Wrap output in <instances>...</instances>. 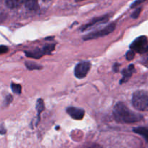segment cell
<instances>
[{"label": "cell", "instance_id": "30bf717a", "mask_svg": "<svg viewBox=\"0 0 148 148\" xmlns=\"http://www.w3.org/2000/svg\"><path fill=\"white\" fill-rule=\"evenodd\" d=\"M25 55L29 57L38 59L44 55V52H43V49H36V50H33L32 52H26Z\"/></svg>", "mask_w": 148, "mask_h": 148}, {"label": "cell", "instance_id": "603a6c76", "mask_svg": "<svg viewBox=\"0 0 148 148\" xmlns=\"http://www.w3.org/2000/svg\"><path fill=\"white\" fill-rule=\"evenodd\" d=\"M43 1H45V2H47V1H51V0H43Z\"/></svg>", "mask_w": 148, "mask_h": 148}, {"label": "cell", "instance_id": "9a60e30c", "mask_svg": "<svg viewBox=\"0 0 148 148\" xmlns=\"http://www.w3.org/2000/svg\"><path fill=\"white\" fill-rule=\"evenodd\" d=\"M26 67L30 70H34V69H41L42 67L40 66L39 65H37L36 63H33L30 62H26L25 63Z\"/></svg>", "mask_w": 148, "mask_h": 148}, {"label": "cell", "instance_id": "e0dca14e", "mask_svg": "<svg viewBox=\"0 0 148 148\" xmlns=\"http://www.w3.org/2000/svg\"><path fill=\"white\" fill-rule=\"evenodd\" d=\"M8 47L4 45H0V55L1 54H4V53H7L8 52Z\"/></svg>", "mask_w": 148, "mask_h": 148}, {"label": "cell", "instance_id": "4fadbf2b", "mask_svg": "<svg viewBox=\"0 0 148 148\" xmlns=\"http://www.w3.org/2000/svg\"><path fill=\"white\" fill-rule=\"evenodd\" d=\"M134 131L135 132V133H139V134L143 136H144L145 139L146 140H147L148 131H147V129L146 127L136 128V129H134Z\"/></svg>", "mask_w": 148, "mask_h": 148}, {"label": "cell", "instance_id": "7c38bea8", "mask_svg": "<svg viewBox=\"0 0 148 148\" xmlns=\"http://www.w3.org/2000/svg\"><path fill=\"white\" fill-rule=\"evenodd\" d=\"M36 109H37L38 112V121L40 120V113L44 110V103L42 99H39L37 100V104H36Z\"/></svg>", "mask_w": 148, "mask_h": 148}, {"label": "cell", "instance_id": "d6986e66", "mask_svg": "<svg viewBox=\"0 0 148 148\" xmlns=\"http://www.w3.org/2000/svg\"><path fill=\"white\" fill-rule=\"evenodd\" d=\"M141 10H142L141 8L137 9V10H136V11H134V12L132 15V17L133 18H137V17L139 16V15H140V13L141 12Z\"/></svg>", "mask_w": 148, "mask_h": 148}, {"label": "cell", "instance_id": "8992f818", "mask_svg": "<svg viewBox=\"0 0 148 148\" xmlns=\"http://www.w3.org/2000/svg\"><path fill=\"white\" fill-rule=\"evenodd\" d=\"M66 113L75 120H82L85 116V110L75 107H69L66 108Z\"/></svg>", "mask_w": 148, "mask_h": 148}, {"label": "cell", "instance_id": "8fae6325", "mask_svg": "<svg viewBox=\"0 0 148 148\" xmlns=\"http://www.w3.org/2000/svg\"><path fill=\"white\" fill-rule=\"evenodd\" d=\"M6 4L10 8H17L23 4V0H5Z\"/></svg>", "mask_w": 148, "mask_h": 148}, {"label": "cell", "instance_id": "9c48e42d", "mask_svg": "<svg viewBox=\"0 0 148 148\" xmlns=\"http://www.w3.org/2000/svg\"><path fill=\"white\" fill-rule=\"evenodd\" d=\"M134 65H130L128 69L124 70L122 72L123 78L121 79L120 84H122V83L126 82V81H128L129 78H130V77L132 76V73H133V71H134Z\"/></svg>", "mask_w": 148, "mask_h": 148}, {"label": "cell", "instance_id": "5bb4252c", "mask_svg": "<svg viewBox=\"0 0 148 148\" xmlns=\"http://www.w3.org/2000/svg\"><path fill=\"white\" fill-rule=\"evenodd\" d=\"M11 89L12 90V91L15 94H20L21 93L22 90V86L20 84H14V83H12L11 84Z\"/></svg>", "mask_w": 148, "mask_h": 148}, {"label": "cell", "instance_id": "277c9868", "mask_svg": "<svg viewBox=\"0 0 148 148\" xmlns=\"http://www.w3.org/2000/svg\"><path fill=\"white\" fill-rule=\"evenodd\" d=\"M116 28V25L114 23H111V24L108 25V26L105 27L104 28L101 29V30H96V31L92 32L90 33H88L86 36H84L83 39L84 40H90V39H98V38L103 37V36H105L106 35L110 34L111 32H113L114 30Z\"/></svg>", "mask_w": 148, "mask_h": 148}, {"label": "cell", "instance_id": "5b68a950", "mask_svg": "<svg viewBox=\"0 0 148 148\" xmlns=\"http://www.w3.org/2000/svg\"><path fill=\"white\" fill-rule=\"evenodd\" d=\"M91 64L90 62H82L78 63L75 68V75L79 79L84 78L90 69Z\"/></svg>", "mask_w": 148, "mask_h": 148}, {"label": "cell", "instance_id": "ffe728a7", "mask_svg": "<svg viewBox=\"0 0 148 148\" xmlns=\"http://www.w3.org/2000/svg\"><path fill=\"white\" fill-rule=\"evenodd\" d=\"M88 148H103L102 147L100 146L99 145H97V144H94V145H90V147H88Z\"/></svg>", "mask_w": 148, "mask_h": 148}, {"label": "cell", "instance_id": "44dd1931", "mask_svg": "<svg viewBox=\"0 0 148 148\" xmlns=\"http://www.w3.org/2000/svg\"><path fill=\"white\" fill-rule=\"evenodd\" d=\"M7 104H9V103H10L12 102V97L11 95H8L7 97Z\"/></svg>", "mask_w": 148, "mask_h": 148}, {"label": "cell", "instance_id": "7402d4cb", "mask_svg": "<svg viewBox=\"0 0 148 148\" xmlns=\"http://www.w3.org/2000/svg\"><path fill=\"white\" fill-rule=\"evenodd\" d=\"M5 133V130H4V129H1V128H0V133Z\"/></svg>", "mask_w": 148, "mask_h": 148}, {"label": "cell", "instance_id": "ba28073f", "mask_svg": "<svg viewBox=\"0 0 148 148\" xmlns=\"http://www.w3.org/2000/svg\"><path fill=\"white\" fill-rule=\"evenodd\" d=\"M23 4L30 10L36 11L38 9V0H23Z\"/></svg>", "mask_w": 148, "mask_h": 148}, {"label": "cell", "instance_id": "6da1fadb", "mask_svg": "<svg viewBox=\"0 0 148 148\" xmlns=\"http://www.w3.org/2000/svg\"><path fill=\"white\" fill-rule=\"evenodd\" d=\"M113 114L117 122L122 123H136L143 119L141 115L130 110L123 102H118L116 104Z\"/></svg>", "mask_w": 148, "mask_h": 148}, {"label": "cell", "instance_id": "52a82bcc", "mask_svg": "<svg viewBox=\"0 0 148 148\" xmlns=\"http://www.w3.org/2000/svg\"><path fill=\"white\" fill-rule=\"evenodd\" d=\"M109 19V16L108 15H104L102 16L101 17H97V18L93 19L92 20H91L89 23H88L87 25H85L84 26L82 27V30L84 31V30H86L90 28L91 27H93L95 26H98V25L101 24V23H106L107 20H108Z\"/></svg>", "mask_w": 148, "mask_h": 148}, {"label": "cell", "instance_id": "cb8c5ba5", "mask_svg": "<svg viewBox=\"0 0 148 148\" xmlns=\"http://www.w3.org/2000/svg\"><path fill=\"white\" fill-rule=\"evenodd\" d=\"M82 1V0H76V1Z\"/></svg>", "mask_w": 148, "mask_h": 148}, {"label": "cell", "instance_id": "3957f363", "mask_svg": "<svg viewBox=\"0 0 148 148\" xmlns=\"http://www.w3.org/2000/svg\"><path fill=\"white\" fill-rule=\"evenodd\" d=\"M130 48L134 52L138 53H145L148 49L147 39L145 36H142L137 38L130 44Z\"/></svg>", "mask_w": 148, "mask_h": 148}, {"label": "cell", "instance_id": "7a4b0ae2", "mask_svg": "<svg viewBox=\"0 0 148 148\" xmlns=\"http://www.w3.org/2000/svg\"><path fill=\"white\" fill-rule=\"evenodd\" d=\"M132 104L134 107L140 111H146L148 107V95L145 91H137L132 97Z\"/></svg>", "mask_w": 148, "mask_h": 148}, {"label": "cell", "instance_id": "2e32d148", "mask_svg": "<svg viewBox=\"0 0 148 148\" xmlns=\"http://www.w3.org/2000/svg\"><path fill=\"white\" fill-rule=\"evenodd\" d=\"M134 55H135V52H134L133 50H130L127 52L126 54V58H127V60H132V59H134Z\"/></svg>", "mask_w": 148, "mask_h": 148}, {"label": "cell", "instance_id": "ac0fdd59", "mask_svg": "<svg viewBox=\"0 0 148 148\" xmlns=\"http://www.w3.org/2000/svg\"><path fill=\"white\" fill-rule=\"evenodd\" d=\"M146 0H136L135 1H134V3L132 4V5L131 6L132 8H134V7H137V6L140 5V4H142L143 2H144V1H145Z\"/></svg>", "mask_w": 148, "mask_h": 148}]
</instances>
